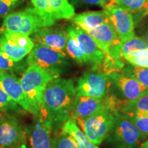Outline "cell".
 Returning <instances> with one entry per match:
<instances>
[{"label":"cell","mask_w":148,"mask_h":148,"mask_svg":"<svg viewBox=\"0 0 148 148\" xmlns=\"http://www.w3.org/2000/svg\"><path fill=\"white\" fill-rule=\"evenodd\" d=\"M123 113V112H122ZM125 114V113H124ZM134 127L143 136H148V113L144 112H134L125 114Z\"/></svg>","instance_id":"25"},{"label":"cell","mask_w":148,"mask_h":148,"mask_svg":"<svg viewBox=\"0 0 148 148\" xmlns=\"http://www.w3.org/2000/svg\"><path fill=\"white\" fill-rule=\"evenodd\" d=\"M117 33L121 43L130 40L135 35L134 21L132 14L116 3H111L103 8Z\"/></svg>","instance_id":"12"},{"label":"cell","mask_w":148,"mask_h":148,"mask_svg":"<svg viewBox=\"0 0 148 148\" xmlns=\"http://www.w3.org/2000/svg\"><path fill=\"white\" fill-rule=\"evenodd\" d=\"M27 65L26 60L14 62L9 58L0 48V71L13 74L21 73V71H25Z\"/></svg>","instance_id":"23"},{"label":"cell","mask_w":148,"mask_h":148,"mask_svg":"<svg viewBox=\"0 0 148 148\" xmlns=\"http://www.w3.org/2000/svg\"><path fill=\"white\" fill-rule=\"evenodd\" d=\"M21 108L6 92L0 88V111L4 113H10L18 112L21 110Z\"/></svg>","instance_id":"29"},{"label":"cell","mask_w":148,"mask_h":148,"mask_svg":"<svg viewBox=\"0 0 148 148\" xmlns=\"http://www.w3.org/2000/svg\"><path fill=\"white\" fill-rule=\"evenodd\" d=\"M132 14L133 18H134L135 25H137V24L141 21V20L145 16H148V0L146 1L145 5H143V8L140 9L139 11Z\"/></svg>","instance_id":"33"},{"label":"cell","mask_w":148,"mask_h":148,"mask_svg":"<svg viewBox=\"0 0 148 148\" xmlns=\"http://www.w3.org/2000/svg\"><path fill=\"white\" fill-rule=\"evenodd\" d=\"M30 148H53L52 130L40 116H37L27 130Z\"/></svg>","instance_id":"16"},{"label":"cell","mask_w":148,"mask_h":148,"mask_svg":"<svg viewBox=\"0 0 148 148\" xmlns=\"http://www.w3.org/2000/svg\"><path fill=\"white\" fill-rule=\"evenodd\" d=\"M26 62L27 65L36 64L55 77H60L70 65L66 55L40 44H35Z\"/></svg>","instance_id":"4"},{"label":"cell","mask_w":148,"mask_h":148,"mask_svg":"<svg viewBox=\"0 0 148 148\" xmlns=\"http://www.w3.org/2000/svg\"><path fill=\"white\" fill-rule=\"evenodd\" d=\"M138 148H148V140L144 142L143 143H142Z\"/></svg>","instance_id":"35"},{"label":"cell","mask_w":148,"mask_h":148,"mask_svg":"<svg viewBox=\"0 0 148 148\" xmlns=\"http://www.w3.org/2000/svg\"><path fill=\"white\" fill-rule=\"evenodd\" d=\"M123 58L132 66L148 68V48L132 51L123 56Z\"/></svg>","instance_id":"27"},{"label":"cell","mask_w":148,"mask_h":148,"mask_svg":"<svg viewBox=\"0 0 148 148\" xmlns=\"http://www.w3.org/2000/svg\"><path fill=\"white\" fill-rule=\"evenodd\" d=\"M51 140L53 148H79L74 138L62 130L52 135Z\"/></svg>","instance_id":"26"},{"label":"cell","mask_w":148,"mask_h":148,"mask_svg":"<svg viewBox=\"0 0 148 148\" xmlns=\"http://www.w3.org/2000/svg\"><path fill=\"white\" fill-rule=\"evenodd\" d=\"M76 96V87L73 79L59 77L48 83L42 93L38 116L49 125L52 132H58L64 123L71 119Z\"/></svg>","instance_id":"1"},{"label":"cell","mask_w":148,"mask_h":148,"mask_svg":"<svg viewBox=\"0 0 148 148\" xmlns=\"http://www.w3.org/2000/svg\"><path fill=\"white\" fill-rule=\"evenodd\" d=\"M138 34L148 45V21L138 29Z\"/></svg>","instance_id":"34"},{"label":"cell","mask_w":148,"mask_h":148,"mask_svg":"<svg viewBox=\"0 0 148 148\" xmlns=\"http://www.w3.org/2000/svg\"><path fill=\"white\" fill-rule=\"evenodd\" d=\"M24 0H0V18L5 17L20 6Z\"/></svg>","instance_id":"31"},{"label":"cell","mask_w":148,"mask_h":148,"mask_svg":"<svg viewBox=\"0 0 148 148\" xmlns=\"http://www.w3.org/2000/svg\"><path fill=\"white\" fill-rule=\"evenodd\" d=\"M147 0H114V3L131 14L139 11Z\"/></svg>","instance_id":"30"},{"label":"cell","mask_w":148,"mask_h":148,"mask_svg":"<svg viewBox=\"0 0 148 148\" xmlns=\"http://www.w3.org/2000/svg\"><path fill=\"white\" fill-rule=\"evenodd\" d=\"M75 32L79 45L88 58L89 64L95 69L100 65L104 58V53L98 47L93 38L84 29L75 25Z\"/></svg>","instance_id":"18"},{"label":"cell","mask_w":148,"mask_h":148,"mask_svg":"<svg viewBox=\"0 0 148 148\" xmlns=\"http://www.w3.org/2000/svg\"><path fill=\"white\" fill-rule=\"evenodd\" d=\"M105 109H109L106 97L104 99H98L77 95L72 108L71 119L75 121L84 119Z\"/></svg>","instance_id":"14"},{"label":"cell","mask_w":148,"mask_h":148,"mask_svg":"<svg viewBox=\"0 0 148 148\" xmlns=\"http://www.w3.org/2000/svg\"><path fill=\"white\" fill-rule=\"evenodd\" d=\"M121 72L137 80L148 89V68L139 67L128 64L125 65Z\"/></svg>","instance_id":"24"},{"label":"cell","mask_w":148,"mask_h":148,"mask_svg":"<svg viewBox=\"0 0 148 148\" xmlns=\"http://www.w3.org/2000/svg\"><path fill=\"white\" fill-rule=\"evenodd\" d=\"M148 48V45L138 36H135L130 40L121 43V49L123 56L132 51L142 50Z\"/></svg>","instance_id":"28"},{"label":"cell","mask_w":148,"mask_h":148,"mask_svg":"<svg viewBox=\"0 0 148 148\" xmlns=\"http://www.w3.org/2000/svg\"><path fill=\"white\" fill-rule=\"evenodd\" d=\"M73 23L84 31L94 28L101 24L110 21L108 16L103 11H88L75 14Z\"/></svg>","instance_id":"20"},{"label":"cell","mask_w":148,"mask_h":148,"mask_svg":"<svg viewBox=\"0 0 148 148\" xmlns=\"http://www.w3.org/2000/svg\"><path fill=\"white\" fill-rule=\"evenodd\" d=\"M0 88L6 92L24 110L34 114L20 83V79L13 73L0 71Z\"/></svg>","instance_id":"13"},{"label":"cell","mask_w":148,"mask_h":148,"mask_svg":"<svg viewBox=\"0 0 148 148\" xmlns=\"http://www.w3.org/2000/svg\"><path fill=\"white\" fill-rule=\"evenodd\" d=\"M44 27H48L47 23L31 7L12 12L3 17L0 31L8 30L30 36Z\"/></svg>","instance_id":"5"},{"label":"cell","mask_w":148,"mask_h":148,"mask_svg":"<svg viewBox=\"0 0 148 148\" xmlns=\"http://www.w3.org/2000/svg\"><path fill=\"white\" fill-rule=\"evenodd\" d=\"M110 86L108 74L92 70L79 77L75 87L77 95L101 99L108 95Z\"/></svg>","instance_id":"10"},{"label":"cell","mask_w":148,"mask_h":148,"mask_svg":"<svg viewBox=\"0 0 148 148\" xmlns=\"http://www.w3.org/2000/svg\"><path fill=\"white\" fill-rule=\"evenodd\" d=\"M68 35V40L66 44V53L71 58L79 64H89L88 58L82 51L78 40L77 39L75 32V26L70 25L66 30Z\"/></svg>","instance_id":"21"},{"label":"cell","mask_w":148,"mask_h":148,"mask_svg":"<svg viewBox=\"0 0 148 148\" xmlns=\"http://www.w3.org/2000/svg\"><path fill=\"white\" fill-rule=\"evenodd\" d=\"M32 38L26 34L11 31H0V48L14 62L23 60L34 47Z\"/></svg>","instance_id":"9"},{"label":"cell","mask_w":148,"mask_h":148,"mask_svg":"<svg viewBox=\"0 0 148 148\" xmlns=\"http://www.w3.org/2000/svg\"><path fill=\"white\" fill-rule=\"evenodd\" d=\"M93 38L98 47L106 53L112 46L120 43L117 33L110 21L85 31Z\"/></svg>","instance_id":"17"},{"label":"cell","mask_w":148,"mask_h":148,"mask_svg":"<svg viewBox=\"0 0 148 148\" xmlns=\"http://www.w3.org/2000/svg\"><path fill=\"white\" fill-rule=\"evenodd\" d=\"M110 86L113 90L112 94L123 100H134L148 94V89L137 80L121 72H112L108 74Z\"/></svg>","instance_id":"11"},{"label":"cell","mask_w":148,"mask_h":148,"mask_svg":"<svg viewBox=\"0 0 148 148\" xmlns=\"http://www.w3.org/2000/svg\"><path fill=\"white\" fill-rule=\"evenodd\" d=\"M21 148H29V147H28V146H27V145H23V147H21Z\"/></svg>","instance_id":"36"},{"label":"cell","mask_w":148,"mask_h":148,"mask_svg":"<svg viewBox=\"0 0 148 148\" xmlns=\"http://www.w3.org/2000/svg\"><path fill=\"white\" fill-rule=\"evenodd\" d=\"M112 111L116 110L125 114L134 112L148 113V94L134 100H123L111 95Z\"/></svg>","instance_id":"19"},{"label":"cell","mask_w":148,"mask_h":148,"mask_svg":"<svg viewBox=\"0 0 148 148\" xmlns=\"http://www.w3.org/2000/svg\"><path fill=\"white\" fill-rule=\"evenodd\" d=\"M27 140V131L19 119L9 113L0 116V148H21Z\"/></svg>","instance_id":"8"},{"label":"cell","mask_w":148,"mask_h":148,"mask_svg":"<svg viewBox=\"0 0 148 148\" xmlns=\"http://www.w3.org/2000/svg\"><path fill=\"white\" fill-rule=\"evenodd\" d=\"M70 1L75 4L85 5H97L105 8L108 5L114 3V0H70Z\"/></svg>","instance_id":"32"},{"label":"cell","mask_w":148,"mask_h":148,"mask_svg":"<svg viewBox=\"0 0 148 148\" xmlns=\"http://www.w3.org/2000/svg\"><path fill=\"white\" fill-rule=\"evenodd\" d=\"M61 130L74 138L79 148H99L86 137L74 119H70L66 121Z\"/></svg>","instance_id":"22"},{"label":"cell","mask_w":148,"mask_h":148,"mask_svg":"<svg viewBox=\"0 0 148 148\" xmlns=\"http://www.w3.org/2000/svg\"><path fill=\"white\" fill-rule=\"evenodd\" d=\"M76 122L86 137L95 145H99L108 136L114 123V115L109 109L97 114L77 119Z\"/></svg>","instance_id":"6"},{"label":"cell","mask_w":148,"mask_h":148,"mask_svg":"<svg viewBox=\"0 0 148 148\" xmlns=\"http://www.w3.org/2000/svg\"><path fill=\"white\" fill-rule=\"evenodd\" d=\"M114 123L106 139L113 148H137L146 138L130 121L126 114L112 111Z\"/></svg>","instance_id":"3"},{"label":"cell","mask_w":148,"mask_h":148,"mask_svg":"<svg viewBox=\"0 0 148 148\" xmlns=\"http://www.w3.org/2000/svg\"><path fill=\"white\" fill-rule=\"evenodd\" d=\"M32 39L34 44H40L52 48L55 50L66 55V44L68 35L59 29L44 27L32 34Z\"/></svg>","instance_id":"15"},{"label":"cell","mask_w":148,"mask_h":148,"mask_svg":"<svg viewBox=\"0 0 148 148\" xmlns=\"http://www.w3.org/2000/svg\"><path fill=\"white\" fill-rule=\"evenodd\" d=\"M54 78L56 77L34 64H29L22 73L20 83L36 116L39 115L42 93Z\"/></svg>","instance_id":"2"},{"label":"cell","mask_w":148,"mask_h":148,"mask_svg":"<svg viewBox=\"0 0 148 148\" xmlns=\"http://www.w3.org/2000/svg\"><path fill=\"white\" fill-rule=\"evenodd\" d=\"M34 10L41 17L47 27L60 19H72L75 8L69 0H31Z\"/></svg>","instance_id":"7"}]
</instances>
